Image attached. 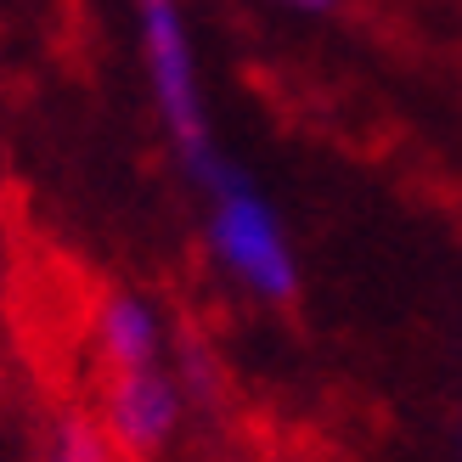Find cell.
I'll use <instances>...</instances> for the list:
<instances>
[{"instance_id": "6da1fadb", "label": "cell", "mask_w": 462, "mask_h": 462, "mask_svg": "<svg viewBox=\"0 0 462 462\" xmlns=\"http://www.w3.org/2000/svg\"><path fill=\"white\" fill-rule=\"evenodd\" d=\"M203 248H209L215 271L254 305H293L299 293V254L288 237V220L276 215V203L254 187V180L226 164L203 180Z\"/></svg>"}, {"instance_id": "7a4b0ae2", "label": "cell", "mask_w": 462, "mask_h": 462, "mask_svg": "<svg viewBox=\"0 0 462 462\" xmlns=\"http://www.w3.org/2000/svg\"><path fill=\"white\" fill-rule=\"evenodd\" d=\"M135 34H142V68H147L158 125H164L180 170L192 175V187H203L226 164V152L209 125V97H203V68H198L187 0H135Z\"/></svg>"}, {"instance_id": "3957f363", "label": "cell", "mask_w": 462, "mask_h": 462, "mask_svg": "<svg viewBox=\"0 0 462 462\" xmlns=\"http://www.w3.org/2000/svg\"><path fill=\"white\" fill-rule=\"evenodd\" d=\"M97 423L113 434V446L130 462L164 457L187 429V378L170 361L135 366V373H102Z\"/></svg>"}, {"instance_id": "277c9868", "label": "cell", "mask_w": 462, "mask_h": 462, "mask_svg": "<svg viewBox=\"0 0 462 462\" xmlns=\"http://www.w3.org/2000/svg\"><path fill=\"white\" fill-rule=\"evenodd\" d=\"M90 344H97L102 373H135V366L170 361V321L135 288L102 293L97 316H90Z\"/></svg>"}, {"instance_id": "5b68a950", "label": "cell", "mask_w": 462, "mask_h": 462, "mask_svg": "<svg viewBox=\"0 0 462 462\" xmlns=\"http://www.w3.org/2000/svg\"><path fill=\"white\" fill-rule=\"evenodd\" d=\"M40 462H130L113 434L97 423V411H57L51 429H45Z\"/></svg>"}, {"instance_id": "8992f818", "label": "cell", "mask_w": 462, "mask_h": 462, "mask_svg": "<svg viewBox=\"0 0 462 462\" xmlns=\"http://www.w3.org/2000/svg\"><path fill=\"white\" fill-rule=\"evenodd\" d=\"M276 6H288V12H305V17H328L338 0H276Z\"/></svg>"}, {"instance_id": "52a82bcc", "label": "cell", "mask_w": 462, "mask_h": 462, "mask_svg": "<svg viewBox=\"0 0 462 462\" xmlns=\"http://www.w3.org/2000/svg\"><path fill=\"white\" fill-rule=\"evenodd\" d=\"M451 462H462V429H457V446H451Z\"/></svg>"}]
</instances>
